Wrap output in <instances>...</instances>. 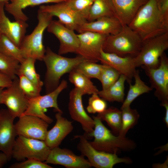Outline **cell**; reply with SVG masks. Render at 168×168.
Returning a JSON list of instances; mask_svg holds the SVG:
<instances>
[{
    "label": "cell",
    "mask_w": 168,
    "mask_h": 168,
    "mask_svg": "<svg viewBox=\"0 0 168 168\" xmlns=\"http://www.w3.org/2000/svg\"><path fill=\"white\" fill-rule=\"evenodd\" d=\"M142 40L128 26L114 35H107L102 50L120 56L135 57L139 53Z\"/></svg>",
    "instance_id": "obj_4"
},
{
    "label": "cell",
    "mask_w": 168,
    "mask_h": 168,
    "mask_svg": "<svg viewBox=\"0 0 168 168\" xmlns=\"http://www.w3.org/2000/svg\"><path fill=\"white\" fill-rule=\"evenodd\" d=\"M39 9L49 13L53 16L57 17L60 22L74 31H77L81 25L87 21L68 7L64 2L51 5H42L40 7Z\"/></svg>",
    "instance_id": "obj_15"
},
{
    "label": "cell",
    "mask_w": 168,
    "mask_h": 168,
    "mask_svg": "<svg viewBox=\"0 0 168 168\" xmlns=\"http://www.w3.org/2000/svg\"><path fill=\"white\" fill-rule=\"evenodd\" d=\"M47 29L48 32L54 35L59 41L58 54L76 53L79 47V40L74 30L67 27L58 21L53 20Z\"/></svg>",
    "instance_id": "obj_16"
},
{
    "label": "cell",
    "mask_w": 168,
    "mask_h": 168,
    "mask_svg": "<svg viewBox=\"0 0 168 168\" xmlns=\"http://www.w3.org/2000/svg\"><path fill=\"white\" fill-rule=\"evenodd\" d=\"M53 17L39 9L37 25L30 34L25 36L19 47L24 58H30L43 60L46 51L43 42V35Z\"/></svg>",
    "instance_id": "obj_5"
},
{
    "label": "cell",
    "mask_w": 168,
    "mask_h": 168,
    "mask_svg": "<svg viewBox=\"0 0 168 168\" xmlns=\"http://www.w3.org/2000/svg\"><path fill=\"white\" fill-rule=\"evenodd\" d=\"M6 155L3 153H0V168L2 167L8 161Z\"/></svg>",
    "instance_id": "obj_43"
},
{
    "label": "cell",
    "mask_w": 168,
    "mask_h": 168,
    "mask_svg": "<svg viewBox=\"0 0 168 168\" xmlns=\"http://www.w3.org/2000/svg\"><path fill=\"white\" fill-rule=\"evenodd\" d=\"M79 138L77 148L82 155L86 156L91 166L96 168H112L119 163L129 164L132 161L129 158L118 157L117 153H111L98 150L90 144L84 135H77Z\"/></svg>",
    "instance_id": "obj_8"
},
{
    "label": "cell",
    "mask_w": 168,
    "mask_h": 168,
    "mask_svg": "<svg viewBox=\"0 0 168 168\" xmlns=\"http://www.w3.org/2000/svg\"><path fill=\"white\" fill-rule=\"evenodd\" d=\"M20 63L0 52V72L12 80L17 77Z\"/></svg>",
    "instance_id": "obj_33"
},
{
    "label": "cell",
    "mask_w": 168,
    "mask_h": 168,
    "mask_svg": "<svg viewBox=\"0 0 168 168\" xmlns=\"http://www.w3.org/2000/svg\"><path fill=\"white\" fill-rule=\"evenodd\" d=\"M14 118L8 110H0V151L4 153L9 161L16 137L17 136L13 123Z\"/></svg>",
    "instance_id": "obj_17"
},
{
    "label": "cell",
    "mask_w": 168,
    "mask_h": 168,
    "mask_svg": "<svg viewBox=\"0 0 168 168\" xmlns=\"http://www.w3.org/2000/svg\"><path fill=\"white\" fill-rule=\"evenodd\" d=\"M106 101L101 98L97 94H94L88 100V105L86 107L88 112L91 114L100 113L107 108Z\"/></svg>",
    "instance_id": "obj_38"
},
{
    "label": "cell",
    "mask_w": 168,
    "mask_h": 168,
    "mask_svg": "<svg viewBox=\"0 0 168 168\" xmlns=\"http://www.w3.org/2000/svg\"><path fill=\"white\" fill-rule=\"evenodd\" d=\"M67 86V82L63 80L58 87L53 91L43 96L40 95L29 99L27 108L22 115L36 116L42 119L49 124H51L53 119L47 116L45 112L46 109L49 108H54L57 112H63L58 105L57 98L60 93Z\"/></svg>",
    "instance_id": "obj_9"
},
{
    "label": "cell",
    "mask_w": 168,
    "mask_h": 168,
    "mask_svg": "<svg viewBox=\"0 0 168 168\" xmlns=\"http://www.w3.org/2000/svg\"><path fill=\"white\" fill-rule=\"evenodd\" d=\"M0 52L21 63L25 58L20 48L3 35H0Z\"/></svg>",
    "instance_id": "obj_32"
},
{
    "label": "cell",
    "mask_w": 168,
    "mask_h": 168,
    "mask_svg": "<svg viewBox=\"0 0 168 168\" xmlns=\"http://www.w3.org/2000/svg\"><path fill=\"white\" fill-rule=\"evenodd\" d=\"M102 67V64H100L85 60L79 63L74 69L90 79L95 78L98 79Z\"/></svg>",
    "instance_id": "obj_34"
},
{
    "label": "cell",
    "mask_w": 168,
    "mask_h": 168,
    "mask_svg": "<svg viewBox=\"0 0 168 168\" xmlns=\"http://www.w3.org/2000/svg\"><path fill=\"white\" fill-rule=\"evenodd\" d=\"M122 123L119 135L125 136L128 130L137 123L139 114L136 109H131L130 106L121 109Z\"/></svg>",
    "instance_id": "obj_31"
},
{
    "label": "cell",
    "mask_w": 168,
    "mask_h": 168,
    "mask_svg": "<svg viewBox=\"0 0 168 168\" xmlns=\"http://www.w3.org/2000/svg\"><path fill=\"white\" fill-rule=\"evenodd\" d=\"M94 123L93 131L91 138L94 140L89 142L95 149L111 153H117L118 151H127L134 149L136 144L132 140L120 135L113 134L96 116H93Z\"/></svg>",
    "instance_id": "obj_3"
},
{
    "label": "cell",
    "mask_w": 168,
    "mask_h": 168,
    "mask_svg": "<svg viewBox=\"0 0 168 168\" xmlns=\"http://www.w3.org/2000/svg\"><path fill=\"white\" fill-rule=\"evenodd\" d=\"M15 124L17 136L44 141L49 124L38 117L22 115Z\"/></svg>",
    "instance_id": "obj_14"
},
{
    "label": "cell",
    "mask_w": 168,
    "mask_h": 168,
    "mask_svg": "<svg viewBox=\"0 0 168 168\" xmlns=\"http://www.w3.org/2000/svg\"><path fill=\"white\" fill-rule=\"evenodd\" d=\"M101 121H104L110 128L113 133L119 135L121 127V111L113 107L106 109L96 116Z\"/></svg>",
    "instance_id": "obj_29"
},
{
    "label": "cell",
    "mask_w": 168,
    "mask_h": 168,
    "mask_svg": "<svg viewBox=\"0 0 168 168\" xmlns=\"http://www.w3.org/2000/svg\"><path fill=\"white\" fill-rule=\"evenodd\" d=\"M68 79L83 96L98 94L99 91L91 79L75 69L69 73Z\"/></svg>",
    "instance_id": "obj_26"
},
{
    "label": "cell",
    "mask_w": 168,
    "mask_h": 168,
    "mask_svg": "<svg viewBox=\"0 0 168 168\" xmlns=\"http://www.w3.org/2000/svg\"><path fill=\"white\" fill-rule=\"evenodd\" d=\"M118 19L123 26H128L139 9L148 0H111Z\"/></svg>",
    "instance_id": "obj_23"
},
{
    "label": "cell",
    "mask_w": 168,
    "mask_h": 168,
    "mask_svg": "<svg viewBox=\"0 0 168 168\" xmlns=\"http://www.w3.org/2000/svg\"><path fill=\"white\" fill-rule=\"evenodd\" d=\"M120 75L118 71L112 67L103 64L98 79L101 84L102 89H107L113 84L118 80Z\"/></svg>",
    "instance_id": "obj_35"
},
{
    "label": "cell",
    "mask_w": 168,
    "mask_h": 168,
    "mask_svg": "<svg viewBox=\"0 0 168 168\" xmlns=\"http://www.w3.org/2000/svg\"><path fill=\"white\" fill-rule=\"evenodd\" d=\"M10 0H0V2H4L5 3H8L9 2V1H10Z\"/></svg>",
    "instance_id": "obj_45"
},
{
    "label": "cell",
    "mask_w": 168,
    "mask_h": 168,
    "mask_svg": "<svg viewBox=\"0 0 168 168\" xmlns=\"http://www.w3.org/2000/svg\"><path fill=\"white\" fill-rule=\"evenodd\" d=\"M128 26L142 41L168 32V24L162 17L157 0H148L139 9Z\"/></svg>",
    "instance_id": "obj_1"
},
{
    "label": "cell",
    "mask_w": 168,
    "mask_h": 168,
    "mask_svg": "<svg viewBox=\"0 0 168 168\" xmlns=\"http://www.w3.org/2000/svg\"><path fill=\"white\" fill-rule=\"evenodd\" d=\"M43 60L46 67L44 84L47 94L58 87L63 75L69 73L79 63L86 60L79 55L72 58L63 57L47 47Z\"/></svg>",
    "instance_id": "obj_2"
},
{
    "label": "cell",
    "mask_w": 168,
    "mask_h": 168,
    "mask_svg": "<svg viewBox=\"0 0 168 168\" xmlns=\"http://www.w3.org/2000/svg\"><path fill=\"white\" fill-rule=\"evenodd\" d=\"M168 49V32L142 41L140 51L135 57L137 67L156 68L160 58Z\"/></svg>",
    "instance_id": "obj_6"
},
{
    "label": "cell",
    "mask_w": 168,
    "mask_h": 168,
    "mask_svg": "<svg viewBox=\"0 0 168 168\" xmlns=\"http://www.w3.org/2000/svg\"><path fill=\"white\" fill-rule=\"evenodd\" d=\"M126 77L121 74L118 80L108 88L99 91L98 94L101 98L109 102H122L125 96Z\"/></svg>",
    "instance_id": "obj_25"
},
{
    "label": "cell",
    "mask_w": 168,
    "mask_h": 168,
    "mask_svg": "<svg viewBox=\"0 0 168 168\" xmlns=\"http://www.w3.org/2000/svg\"><path fill=\"white\" fill-rule=\"evenodd\" d=\"M10 168H51L52 166L37 160L30 159L13 164Z\"/></svg>",
    "instance_id": "obj_39"
},
{
    "label": "cell",
    "mask_w": 168,
    "mask_h": 168,
    "mask_svg": "<svg viewBox=\"0 0 168 168\" xmlns=\"http://www.w3.org/2000/svg\"><path fill=\"white\" fill-rule=\"evenodd\" d=\"M123 25L117 18L103 17L91 21H86L77 31L78 33L91 31L108 35H114L122 29Z\"/></svg>",
    "instance_id": "obj_21"
},
{
    "label": "cell",
    "mask_w": 168,
    "mask_h": 168,
    "mask_svg": "<svg viewBox=\"0 0 168 168\" xmlns=\"http://www.w3.org/2000/svg\"><path fill=\"white\" fill-rule=\"evenodd\" d=\"M79 45L76 54L86 61H99L100 52L107 35L91 31L77 34Z\"/></svg>",
    "instance_id": "obj_12"
},
{
    "label": "cell",
    "mask_w": 168,
    "mask_h": 168,
    "mask_svg": "<svg viewBox=\"0 0 168 168\" xmlns=\"http://www.w3.org/2000/svg\"><path fill=\"white\" fill-rule=\"evenodd\" d=\"M4 88H0V104H1V94L2 92V90H3Z\"/></svg>",
    "instance_id": "obj_44"
},
{
    "label": "cell",
    "mask_w": 168,
    "mask_h": 168,
    "mask_svg": "<svg viewBox=\"0 0 168 168\" xmlns=\"http://www.w3.org/2000/svg\"><path fill=\"white\" fill-rule=\"evenodd\" d=\"M1 102L7 107L9 112L14 119L21 116L26 110L29 99L20 88L17 77L12 80L11 85L2 90Z\"/></svg>",
    "instance_id": "obj_11"
},
{
    "label": "cell",
    "mask_w": 168,
    "mask_h": 168,
    "mask_svg": "<svg viewBox=\"0 0 168 168\" xmlns=\"http://www.w3.org/2000/svg\"><path fill=\"white\" fill-rule=\"evenodd\" d=\"M18 76L19 86L28 99L33 98L40 95L41 89L24 75H19Z\"/></svg>",
    "instance_id": "obj_37"
},
{
    "label": "cell",
    "mask_w": 168,
    "mask_h": 168,
    "mask_svg": "<svg viewBox=\"0 0 168 168\" xmlns=\"http://www.w3.org/2000/svg\"><path fill=\"white\" fill-rule=\"evenodd\" d=\"M105 16L118 18L111 0H95L90 9L87 21H94Z\"/></svg>",
    "instance_id": "obj_27"
},
{
    "label": "cell",
    "mask_w": 168,
    "mask_h": 168,
    "mask_svg": "<svg viewBox=\"0 0 168 168\" xmlns=\"http://www.w3.org/2000/svg\"><path fill=\"white\" fill-rule=\"evenodd\" d=\"M133 78L135 83L133 85L129 83V87L126 98L124 100L121 109L130 106L133 100L140 96L149 92L152 90L151 87L147 85L141 79L139 72L136 70Z\"/></svg>",
    "instance_id": "obj_28"
},
{
    "label": "cell",
    "mask_w": 168,
    "mask_h": 168,
    "mask_svg": "<svg viewBox=\"0 0 168 168\" xmlns=\"http://www.w3.org/2000/svg\"><path fill=\"white\" fill-rule=\"evenodd\" d=\"M36 60L28 58L24 59L20 63L17 76L22 75L34 83L37 87L42 89L44 83L41 80L39 75L35 68V63Z\"/></svg>",
    "instance_id": "obj_30"
},
{
    "label": "cell",
    "mask_w": 168,
    "mask_h": 168,
    "mask_svg": "<svg viewBox=\"0 0 168 168\" xmlns=\"http://www.w3.org/2000/svg\"><path fill=\"white\" fill-rule=\"evenodd\" d=\"M82 95L77 89H73L70 92L68 109L71 118L79 123L88 139L91 138L94 127V121L86 113L83 104Z\"/></svg>",
    "instance_id": "obj_13"
},
{
    "label": "cell",
    "mask_w": 168,
    "mask_h": 168,
    "mask_svg": "<svg viewBox=\"0 0 168 168\" xmlns=\"http://www.w3.org/2000/svg\"><path fill=\"white\" fill-rule=\"evenodd\" d=\"M12 80L0 72V88H6L11 84Z\"/></svg>",
    "instance_id": "obj_41"
},
{
    "label": "cell",
    "mask_w": 168,
    "mask_h": 168,
    "mask_svg": "<svg viewBox=\"0 0 168 168\" xmlns=\"http://www.w3.org/2000/svg\"><path fill=\"white\" fill-rule=\"evenodd\" d=\"M62 113L57 112L56 114L55 124L51 129L48 131L46 135L44 141L51 149L58 147L73 128L72 122L63 117Z\"/></svg>",
    "instance_id": "obj_22"
},
{
    "label": "cell",
    "mask_w": 168,
    "mask_h": 168,
    "mask_svg": "<svg viewBox=\"0 0 168 168\" xmlns=\"http://www.w3.org/2000/svg\"><path fill=\"white\" fill-rule=\"evenodd\" d=\"M95 0H66V4L87 21L91 7Z\"/></svg>",
    "instance_id": "obj_36"
},
{
    "label": "cell",
    "mask_w": 168,
    "mask_h": 168,
    "mask_svg": "<svg viewBox=\"0 0 168 168\" xmlns=\"http://www.w3.org/2000/svg\"><path fill=\"white\" fill-rule=\"evenodd\" d=\"M66 0H10V2L5 4L4 8L12 15L16 20L26 21L28 19L22 10L30 6H34L41 4L53 3H58Z\"/></svg>",
    "instance_id": "obj_24"
},
{
    "label": "cell",
    "mask_w": 168,
    "mask_h": 168,
    "mask_svg": "<svg viewBox=\"0 0 168 168\" xmlns=\"http://www.w3.org/2000/svg\"><path fill=\"white\" fill-rule=\"evenodd\" d=\"M161 105L165 109L166 112L164 118V121L166 126H168V101L161 103Z\"/></svg>",
    "instance_id": "obj_42"
},
{
    "label": "cell",
    "mask_w": 168,
    "mask_h": 168,
    "mask_svg": "<svg viewBox=\"0 0 168 168\" xmlns=\"http://www.w3.org/2000/svg\"><path fill=\"white\" fill-rule=\"evenodd\" d=\"M51 149L44 141L18 136L13 147L12 157L18 161L32 159L44 162Z\"/></svg>",
    "instance_id": "obj_7"
},
{
    "label": "cell",
    "mask_w": 168,
    "mask_h": 168,
    "mask_svg": "<svg viewBox=\"0 0 168 168\" xmlns=\"http://www.w3.org/2000/svg\"><path fill=\"white\" fill-rule=\"evenodd\" d=\"M46 164L62 165L67 168H89L88 161L82 156H77L72 151L58 147L51 149L46 161Z\"/></svg>",
    "instance_id": "obj_18"
},
{
    "label": "cell",
    "mask_w": 168,
    "mask_h": 168,
    "mask_svg": "<svg viewBox=\"0 0 168 168\" xmlns=\"http://www.w3.org/2000/svg\"><path fill=\"white\" fill-rule=\"evenodd\" d=\"M135 57H123L114 54L106 53L102 49L99 61L102 64L112 67L120 74L124 76L126 81L131 83L137 67Z\"/></svg>",
    "instance_id": "obj_20"
},
{
    "label": "cell",
    "mask_w": 168,
    "mask_h": 168,
    "mask_svg": "<svg viewBox=\"0 0 168 168\" xmlns=\"http://www.w3.org/2000/svg\"><path fill=\"white\" fill-rule=\"evenodd\" d=\"M149 78L151 87L155 90L154 94L161 103L168 101V58L165 53L160 58L156 68L141 66Z\"/></svg>",
    "instance_id": "obj_10"
},
{
    "label": "cell",
    "mask_w": 168,
    "mask_h": 168,
    "mask_svg": "<svg viewBox=\"0 0 168 168\" xmlns=\"http://www.w3.org/2000/svg\"><path fill=\"white\" fill-rule=\"evenodd\" d=\"M157 3L162 18L168 24V0H157Z\"/></svg>",
    "instance_id": "obj_40"
},
{
    "label": "cell",
    "mask_w": 168,
    "mask_h": 168,
    "mask_svg": "<svg viewBox=\"0 0 168 168\" xmlns=\"http://www.w3.org/2000/svg\"><path fill=\"white\" fill-rule=\"evenodd\" d=\"M5 4L4 2H0V35H4L19 48L28 25L21 20L11 21L5 15Z\"/></svg>",
    "instance_id": "obj_19"
}]
</instances>
